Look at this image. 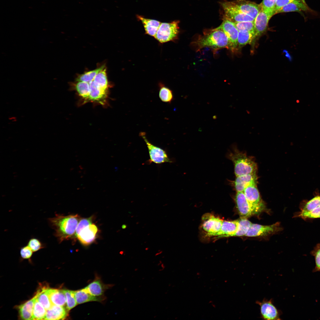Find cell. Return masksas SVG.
Instances as JSON below:
<instances>
[{
  "label": "cell",
  "mask_w": 320,
  "mask_h": 320,
  "mask_svg": "<svg viewBox=\"0 0 320 320\" xmlns=\"http://www.w3.org/2000/svg\"><path fill=\"white\" fill-rule=\"evenodd\" d=\"M238 226V220L232 221L223 220L220 231L214 235L218 237L233 236Z\"/></svg>",
  "instance_id": "d6986e66"
},
{
  "label": "cell",
  "mask_w": 320,
  "mask_h": 320,
  "mask_svg": "<svg viewBox=\"0 0 320 320\" xmlns=\"http://www.w3.org/2000/svg\"><path fill=\"white\" fill-rule=\"evenodd\" d=\"M300 211L294 217H299L305 220L320 218V194H317L309 200L302 201L300 205Z\"/></svg>",
  "instance_id": "277c9868"
},
{
  "label": "cell",
  "mask_w": 320,
  "mask_h": 320,
  "mask_svg": "<svg viewBox=\"0 0 320 320\" xmlns=\"http://www.w3.org/2000/svg\"><path fill=\"white\" fill-rule=\"evenodd\" d=\"M47 292L52 305L64 307L66 298L63 289L48 288Z\"/></svg>",
  "instance_id": "603a6c76"
},
{
  "label": "cell",
  "mask_w": 320,
  "mask_h": 320,
  "mask_svg": "<svg viewBox=\"0 0 320 320\" xmlns=\"http://www.w3.org/2000/svg\"><path fill=\"white\" fill-rule=\"evenodd\" d=\"M36 297H34L18 306L20 317L23 320H33V312Z\"/></svg>",
  "instance_id": "d4e9b609"
},
{
  "label": "cell",
  "mask_w": 320,
  "mask_h": 320,
  "mask_svg": "<svg viewBox=\"0 0 320 320\" xmlns=\"http://www.w3.org/2000/svg\"><path fill=\"white\" fill-rule=\"evenodd\" d=\"M98 232L97 226L92 223L83 228L76 235V239L83 245L87 246L95 241Z\"/></svg>",
  "instance_id": "4fadbf2b"
},
{
  "label": "cell",
  "mask_w": 320,
  "mask_h": 320,
  "mask_svg": "<svg viewBox=\"0 0 320 320\" xmlns=\"http://www.w3.org/2000/svg\"><path fill=\"white\" fill-rule=\"evenodd\" d=\"M280 223H277L269 225L252 223L245 236L248 237L266 236L280 230Z\"/></svg>",
  "instance_id": "7c38bea8"
},
{
  "label": "cell",
  "mask_w": 320,
  "mask_h": 320,
  "mask_svg": "<svg viewBox=\"0 0 320 320\" xmlns=\"http://www.w3.org/2000/svg\"><path fill=\"white\" fill-rule=\"evenodd\" d=\"M106 71L105 67L100 71L96 76L93 81L98 87L103 89L108 90V84Z\"/></svg>",
  "instance_id": "83f0119b"
},
{
  "label": "cell",
  "mask_w": 320,
  "mask_h": 320,
  "mask_svg": "<svg viewBox=\"0 0 320 320\" xmlns=\"http://www.w3.org/2000/svg\"><path fill=\"white\" fill-rule=\"evenodd\" d=\"M161 267L162 268L163 270V269H164L165 268V266L163 264H161Z\"/></svg>",
  "instance_id": "b9f144b4"
},
{
  "label": "cell",
  "mask_w": 320,
  "mask_h": 320,
  "mask_svg": "<svg viewBox=\"0 0 320 320\" xmlns=\"http://www.w3.org/2000/svg\"><path fill=\"white\" fill-rule=\"evenodd\" d=\"M66 298V307L69 311L77 305L75 295L74 291L68 289H63Z\"/></svg>",
  "instance_id": "836d02e7"
},
{
  "label": "cell",
  "mask_w": 320,
  "mask_h": 320,
  "mask_svg": "<svg viewBox=\"0 0 320 320\" xmlns=\"http://www.w3.org/2000/svg\"><path fill=\"white\" fill-rule=\"evenodd\" d=\"M48 288L46 286H41L35 295L36 300L46 310L49 308L52 305L47 292V290Z\"/></svg>",
  "instance_id": "484cf974"
},
{
  "label": "cell",
  "mask_w": 320,
  "mask_h": 320,
  "mask_svg": "<svg viewBox=\"0 0 320 320\" xmlns=\"http://www.w3.org/2000/svg\"><path fill=\"white\" fill-rule=\"evenodd\" d=\"M47 310L36 299L35 301L33 312V320L44 319Z\"/></svg>",
  "instance_id": "1f68e13d"
},
{
  "label": "cell",
  "mask_w": 320,
  "mask_h": 320,
  "mask_svg": "<svg viewBox=\"0 0 320 320\" xmlns=\"http://www.w3.org/2000/svg\"><path fill=\"white\" fill-rule=\"evenodd\" d=\"M260 307V318L264 320H281V311L274 305L272 299L268 300L264 298L262 301H256Z\"/></svg>",
  "instance_id": "ba28073f"
},
{
  "label": "cell",
  "mask_w": 320,
  "mask_h": 320,
  "mask_svg": "<svg viewBox=\"0 0 320 320\" xmlns=\"http://www.w3.org/2000/svg\"><path fill=\"white\" fill-rule=\"evenodd\" d=\"M81 218L78 214L64 215L56 214L54 217L48 218V221L55 231L54 236L61 243L65 240L76 239V230Z\"/></svg>",
  "instance_id": "6da1fadb"
},
{
  "label": "cell",
  "mask_w": 320,
  "mask_h": 320,
  "mask_svg": "<svg viewBox=\"0 0 320 320\" xmlns=\"http://www.w3.org/2000/svg\"><path fill=\"white\" fill-rule=\"evenodd\" d=\"M137 17L143 24L145 33L154 37L161 23L159 21L147 18L140 15H137Z\"/></svg>",
  "instance_id": "ffe728a7"
},
{
  "label": "cell",
  "mask_w": 320,
  "mask_h": 320,
  "mask_svg": "<svg viewBox=\"0 0 320 320\" xmlns=\"http://www.w3.org/2000/svg\"><path fill=\"white\" fill-rule=\"evenodd\" d=\"M276 1L277 0H263L260 4L261 9L275 13L274 8Z\"/></svg>",
  "instance_id": "f35d334b"
},
{
  "label": "cell",
  "mask_w": 320,
  "mask_h": 320,
  "mask_svg": "<svg viewBox=\"0 0 320 320\" xmlns=\"http://www.w3.org/2000/svg\"><path fill=\"white\" fill-rule=\"evenodd\" d=\"M311 254L314 257L315 267L313 272L320 271V243L318 244L311 252Z\"/></svg>",
  "instance_id": "d590c367"
},
{
  "label": "cell",
  "mask_w": 320,
  "mask_h": 320,
  "mask_svg": "<svg viewBox=\"0 0 320 320\" xmlns=\"http://www.w3.org/2000/svg\"><path fill=\"white\" fill-rule=\"evenodd\" d=\"M140 135L147 145L150 156V162L157 164L172 162L166 151L150 142L147 138L144 132L140 133Z\"/></svg>",
  "instance_id": "9c48e42d"
},
{
  "label": "cell",
  "mask_w": 320,
  "mask_h": 320,
  "mask_svg": "<svg viewBox=\"0 0 320 320\" xmlns=\"http://www.w3.org/2000/svg\"><path fill=\"white\" fill-rule=\"evenodd\" d=\"M94 218V217L93 216L88 218H81L78 223L76 230L75 234L76 239V235L83 228L90 224L92 223Z\"/></svg>",
  "instance_id": "74e56055"
},
{
  "label": "cell",
  "mask_w": 320,
  "mask_h": 320,
  "mask_svg": "<svg viewBox=\"0 0 320 320\" xmlns=\"http://www.w3.org/2000/svg\"><path fill=\"white\" fill-rule=\"evenodd\" d=\"M274 14V12L261 9L254 21L256 36L260 35L266 31L269 20Z\"/></svg>",
  "instance_id": "5bb4252c"
},
{
  "label": "cell",
  "mask_w": 320,
  "mask_h": 320,
  "mask_svg": "<svg viewBox=\"0 0 320 320\" xmlns=\"http://www.w3.org/2000/svg\"><path fill=\"white\" fill-rule=\"evenodd\" d=\"M250 206L253 215L262 211L265 207L264 202L261 198L257 184L248 186L243 192Z\"/></svg>",
  "instance_id": "52a82bcc"
},
{
  "label": "cell",
  "mask_w": 320,
  "mask_h": 320,
  "mask_svg": "<svg viewBox=\"0 0 320 320\" xmlns=\"http://www.w3.org/2000/svg\"><path fill=\"white\" fill-rule=\"evenodd\" d=\"M310 10L305 2L301 0H294L278 10L276 14L292 12L306 11Z\"/></svg>",
  "instance_id": "cb8c5ba5"
},
{
  "label": "cell",
  "mask_w": 320,
  "mask_h": 320,
  "mask_svg": "<svg viewBox=\"0 0 320 320\" xmlns=\"http://www.w3.org/2000/svg\"><path fill=\"white\" fill-rule=\"evenodd\" d=\"M68 311L64 307L52 305L47 310L45 320H63L68 315Z\"/></svg>",
  "instance_id": "ac0fdd59"
},
{
  "label": "cell",
  "mask_w": 320,
  "mask_h": 320,
  "mask_svg": "<svg viewBox=\"0 0 320 320\" xmlns=\"http://www.w3.org/2000/svg\"><path fill=\"white\" fill-rule=\"evenodd\" d=\"M33 252L28 245L22 247L20 251L21 257L24 259L30 258L32 256Z\"/></svg>",
  "instance_id": "ab89813d"
},
{
  "label": "cell",
  "mask_w": 320,
  "mask_h": 320,
  "mask_svg": "<svg viewBox=\"0 0 320 320\" xmlns=\"http://www.w3.org/2000/svg\"><path fill=\"white\" fill-rule=\"evenodd\" d=\"M179 23L177 20L161 23L154 38L161 43L177 39L179 33Z\"/></svg>",
  "instance_id": "5b68a950"
},
{
  "label": "cell",
  "mask_w": 320,
  "mask_h": 320,
  "mask_svg": "<svg viewBox=\"0 0 320 320\" xmlns=\"http://www.w3.org/2000/svg\"><path fill=\"white\" fill-rule=\"evenodd\" d=\"M294 0H277L274 8V11L276 12Z\"/></svg>",
  "instance_id": "60d3db41"
},
{
  "label": "cell",
  "mask_w": 320,
  "mask_h": 320,
  "mask_svg": "<svg viewBox=\"0 0 320 320\" xmlns=\"http://www.w3.org/2000/svg\"><path fill=\"white\" fill-rule=\"evenodd\" d=\"M227 157L233 164L236 177L256 173L257 165L253 158L240 151L235 145L232 147Z\"/></svg>",
  "instance_id": "3957f363"
},
{
  "label": "cell",
  "mask_w": 320,
  "mask_h": 320,
  "mask_svg": "<svg viewBox=\"0 0 320 320\" xmlns=\"http://www.w3.org/2000/svg\"><path fill=\"white\" fill-rule=\"evenodd\" d=\"M217 28L223 30L227 36L229 41V49L232 51L236 50L238 47L239 31L234 23L224 17L222 23Z\"/></svg>",
  "instance_id": "30bf717a"
},
{
  "label": "cell",
  "mask_w": 320,
  "mask_h": 320,
  "mask_svg": "<svg viewBox=\"0 0 320 320\" xmlns=\"http://www.w3.org/2000/svg\"><path fill=\"white\" fill-rule=\"evenodd\" d=\"M301 0L303 1L304 2H305V0Z\"/></svg>",
  "instance_id": "7bdbcfd3"
},
{
  "label": "cell",
  "mask_w": 320,
  "mask_h": 320,
  "mask_svg": "<svg viewBox=\"0 0 320 320\" xmlns=\"http://www.w3.org/2000/svg\"><path fill=\"white\" fill-rule=\"evenodd\" d=\"M73 87L81 97L86 100L88 101L90 93V88L88 83L82 81H76L73 84Z\"/></svg>",
  "instance_id": "4316f807"
},
{
  "label": "cell",
  "mask_w": 320,
  "mask_h": 320,
  "mask_svg": "<svg viewBox=\"0 0 320 320\" xmlns=\"http://www.w3.org/2000/svg\"><path fill=\"white\" fill-rule=\"evenodd\" d=\"M235 201L240 217L247 218L253 215L243 192H237L235 197Z\"/></svg>",
  "instance_id": "9a60e30c"
},
{
  "label": "cell",
  "mask_w": 320,
  "mask_h": 320,
  "mask_svg": "<svg viewBox=\"0 0 320 320\" xmlns=\"http://www.w3.org/2000/svg\"><path fill=\"white\" fill-rule=\"evenodd\" d=\"M105 67L104 65L95 69L86 72L79 75L76 78V81H82L89 83L92 81L98 73Z\"/></svg>",
  "instance_id": "4dcf8cb0"
},
{
  "label": "cell",
  "mask_w": 320,
  "mask_h": 320,
  "mask_svg": "<svg viewBox=\"0 0 320 320\" xmlns=\"http://www.w3.org/2000/svg\"><path fill=\"white\" fill-rule=\"evenodd\" d=\"M111 286L104 284L98 277H96L85 288L92 295L96 297L102 296L104 292Z\"/></svg>",
  "instance_id": "44dd1931"
},
{
  "label": "cell",
  "mask_w": 320,
  "mask_h": 320,
  "mask_svg": "<svg viewBox=\"0 0 320 320\" xmlns=\"http://www.w3.org/2000/svg\"><path fill=\"white\" fill-rule=\"evenodd\" d=\"M221 5L247 14L254 19L261 9L260 4L246 0L225 1L222 2Z\"/></svg>",
  "instance_id": "8992f818"
},
{
  "label": "cell",
  "mask_w": 320,
  "mask_h": 320,
  "mask_svg": "<svg viewBox=\"0 0 320 320\" xmlns=\"http://www.w3.org/2000/svg\"><path fill=\"white\" fill-rule=\"evenodd\" d=\"M74 295L77 304L90 301L101 302L104 299L103 296L96 297L92 295L85 287L74 291Z\"/></svg>",
  "instance_id": "7402d4cb"
},
{
  "label": "cell",
  "mask_w": 320,
  "mask_h": 320,
  "mask_svg": "<svg viewBox=\"0 0 320 320\" xmlns=\"http://www.w3.org/2000/svg\"><path fill=\"white\" fill-rule=\"evenodd\" d=\"M27 245L33 252H36L44 248L45 246L39 239L33 238L28 241Z\"/></svg>",
  "instance_id": "8d00e7d4"
},
{
  "label": "cell",
  "mask_w": 320,
  "mask_h": 320,
  "mask_svg": "<svg viewBox=\"0 0 320 320\" xmlns=\"http://www.w3.org/2000/svg\"><path fill=\"white\" fill-rule=\"evenodd\" d=\"M234 23L239 31H249L255 33L254 21H244Z\"/></svg>",
  "instance_id": "e575fe53"
},
{
  "label": "cell",
  "mask_w": 320,
  "mask_h": 320,
  "mask_svg": "<svg viewBox=\"0 0 320 320\" xmlns=\"http://www.w3.org/2000/svg\"><path fill=\"white\" fill-rule=\"evenodd\" d=\"M238 221V228L234 236H245L252 223L247 218L240 217Z\"/></svg>",
  "instance_id": "f546056e"
},
{
  "label": "cell",
  "mask_w": 320,
  "mask_h": 320,
  "mask_svg": "<svg viewBox=\"0 0 320 320\" xmlns=\"http://www.w3.org/2000/svg\"><path fill=\"white\" fill-rule=\"evenodd\" d=\"M223 220L210 213H207L202 217V227L207 235L213 236L219 232Z\"/></svg>",
  "instance_id": "8fae6325"
},
{
  "label": "cell",
  "mask_w": 320,
  "mask_h": 320,
  "mask_svg": "<svg viewBox=\"0 0 320 320\" xmlns=\"http://www.w3.org/2000/svg\"><path fill=\"white\" fill-rule=\"evenodd\" d=\"M224 12V17L233 23L254 21L255 19L250 16L234 9L222 6Z\"/></svg>",
  "instance_id": "e0dca14e"
},
{
  "label": "cell",
  "mask_w": 320,
  "mask_h": 320,
  "mask_svg": "<svg viewBox=\"0 0 320 320\" xmlns=\"http://www.w3.org/2000/svg\"><path fill=\"white\" fill-rule=\"evenodd\" d=\"M257 180L256 173L249 174L236 177L233 184L237 192H243L248 186L257 184Z\"/></svg>",
  "instance_id": "2e32d148"
},
{
  "label": "cell",
  "mask_w": 320,
  "mask_h": 320,
  "mask_svg": "<svg viewBox=\"0 0 320 320\" xmlns=\"http://www.w3.org/2000/svg\"><path fill=\"white\" fill-rule=\"evenodd\" d=\"M256 35L255 33L249 31H239L238 46L241 47L251 43Z\"/></svg>",
  "instance_id": "f1b7e54d"
},
{
  "label": "cell",
  "mask_w": 320,
  "mask_h": 320,
  "mask_svg": "<svg viewBox=\"0 0 320 320\" xmlns=\"http://www.w3.org/2000/svg\"><path fill=\"white\" fill-rule=\"evenodd\" d=\"M159 97L161 100L165 102L170 103L173 98L172 91L163 84H159Z\"/></svg>",
  "instance_id": "d6a6232c"
},
{
  "label": "cell",
  "mask_w": 320,
  "mask_h": 320,
  "mask_svg": "<svg viewBox=\"0 0 320 320\" xmlns=\"http://www.w3.org/2000/svg\"><path fill=\"white\" fill-rule=\"evenodd\" d=\"M197 50L205 47L215 50L223 48L229 49V41L227 36L222 30L217 28L199 36L192 42Z\"/></svg>",
  "instance_id": "7a4b0ae2"
}]
</instances>
